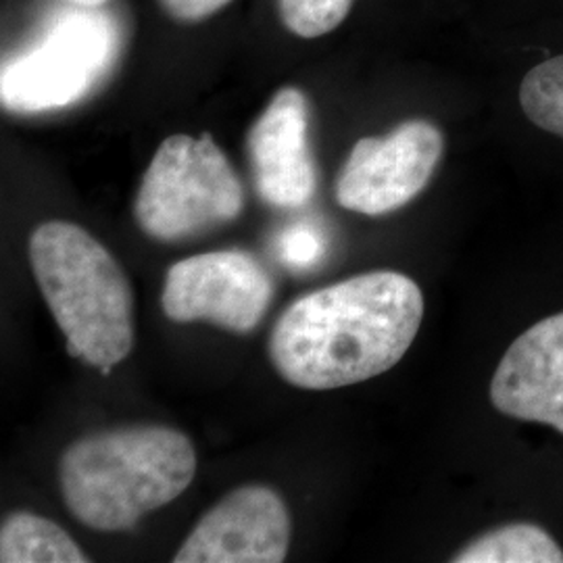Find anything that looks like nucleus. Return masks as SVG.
Returning <instances> with one entry per match:
<instances>
[{
  "label": "nucleus",
  "instance_id": "39448f33",
  "mask_svg": "<svg viewBox=\"0 0 563 563\" xmlns=\"http://www.w3.org/2000/svg\"><path fill=\"white\" fill-rule=\"evenodd\" d=\"M113 51L115 32L104 13H67L34 48L2 65V107L34 115L76 104L104 78Z\"/></svg>",
  "mask_w": 563,
  "mask_h": 563
},
{
  "label": "nucleus",
  "instance_id": "dca6fc26",
  "mask_svg": "<svg viewBox=\"0 0 563 563\" xmlns=\"http://www.w3.org/2000/svg\"><path fill=\"white\" fill-rule=\"evenodd\" d=\"M230 2L232 0H159L163 11L178 23H201Z\"/></svg>",
  "mask_w": 563,
  "mask_h": 563
},
{
  "label": "nucleus",
  "instance_id": "20e7f679",
  "mask_svg": "<svg viewBox=\"0 0 563 563\" xmlns=\"http://www.w3.org/2000/svg\"><path fill=\"white\" fill-rule=\"evenodd\" d=\"M242 209L241 180L211 134L165 139L134 202L142 232L162 242L201 236L234 222Z\"/></svg>",
  "mask_w": 563,
  "mask_h": 563
},
{
  "label": "nucleus",
  "instance_id": "4468645a",
  "mask_svg": "<svg viewBox=\"0 0 563 563\" xmlns=\"http://www.w3.org/2000/svg\"><path fill=\"white\" fill-rule=\"evenodd\" d=\"M355 0H278L284 27L305 41L320 38L346 20Z\"/></svg>",
  "mask_w": 563,
  "mask_h": 563
},
{
  "label": "nucleus",
  "instance_id": "423d86ee",
  "mask_svg": "<svg viewBox=\"0 0 563 563\" xmlns=\"http://www.w3.org/2000/svg\"><path fill=\"white\" fill-rule=\"evenodd\" d=\"M443 132L428 120H407L386 136L355 142L336 180L342 209L378 218L413 201L443 159Z\"/></svg>",
  "mask_w": 563,
  "mask_h": 563
},
{
  "label": "nucleus",
  "instance_id": "f257e3e1",
  "mask_svg": "<svg viewBox=\"0 0 563 563\" xmlns=\"http://www.w3.org/2000/svg\"><path fill=\"white\" fill-rule=\"evenodd\" d=\"M422 320L416 282L390 269L367 272L288 305L272 330L269 360L305 390L365 383L401 362Z\"/></svg>",
  "mask_w": 563,
  "mask_h": 563
},
{
  "label": "nucleus",
  "instance_id": "9d476101",
  "mask_svg": "<svg viewBox=\"0 0 563 563\" xmlns=\"http://www.w3.org/2000/svg\"><path fill=\"white\" fill-rule=\"evenodd\" d=\"M490 402L507 418L563 434V311L511 342L490 380Z\"/></svg>",
  "mask_w": 563,
  "mask_h": 563
},
{
  "label": "nucleus",
  "instance_id": "ddd939ff",
  "mask_svg": "<svg viewBox=\"0 0 563 563\" xmlns=\"http://www.w3.org/2000/svg\"><path fill=\"white\" fill-rule=\"evenodd\" d=\"M520 104L537 128L563 139V55L539 63L523 76Z\"/></svg>",
  "mask_w": 563,
  "mask_h": 563
},
{
  "label": "nucleus",
  "instance_id": "0eeeda50",
  "mask_svg": "<svg viewBox=\"0 0 563 563\" xmlns=\"http://www.w3.org/2000/svg\"><path fill=\"white\" fill-rule=\"evenodd\" d=\"M274 284L251 253L211 251L174 263L163 284V313L176 323L207 322L234 334L253 332Z\"/></svg>",
  "mask_w": 563,
  "mask_h": 563
},
{
  "label": "nucleus",
  "instance_id": "7ed1b4c3",
  "mask_svg": "<svg viewBox=\"0 0 563 563\" xmlns=\"http://www.w3.org/2000/svg\"><path fill=\"white\" fill-rule=\"evenodd\" d=\"M27 255L67 353L109 374L134 349V295L120 263L69 222L38 225Z\"/></svg>",
  "mask_w": 563,
  "mask_h": 563
},
{
  "label": "nucleus",
  "instance_id": "f3484780",
  "mask_svg": "<svg viewBox=\"0 0 563 563\" xmlns=\"http://www.w3.org/2000/svg\"><path fill=\"white\" fill-rule=\"evenodd\" d=\"M71 7H80V9H101L109 0H59Z\"/></svg>",
  "mask_w": 563,
  "mask_h": 563
},
{
  "label": "nucleus",
  "instance_id": "9b49d317",
  "mask_svg": "<svg viewBox=\"0 0 563 563\" xmlns=\"http://www.w3.org/2000/svg\"><path fill=\"white\" fill-rule=\"evenodd\" d=\"M0 562L86 563L90 560L59 523L30 511H15L0 526Z\"/></svg>",
  "mask_w": 563,
  "mask_h": 563
},
{
  "label": "nucleus",
  "instance_id": "1a4fd4ad",
  "mask_svg": "<svg viewBox=\"0 0 563 563\" xmlns=\"http://www.w3.org/2000/svg\"><path fill=\"white\" fill-rule=\"evenodd\" d=\"M246 155L260 199L272 207H302L316 195V163L309 142V101L284 86L246 134Z\"/></svg>",
  "mask_w": 563,
  "mask_h": 563
},
{
  "label": "nucleus",
  "instance_id": "f03ea898",
  "mask_svg": "<svg viewBox=\"0 0 563 563\" xmlns=\"http://www.w3.org/2000/svg\"><path fill=\"white\" fill-rule=\"evenodd\" d=\"M197 453L167 426H130L69 444L59 463L60 495L78 522L125 532L190 486Z\"/></svg>",
  "mask_w": 563,
  "mask_h": 563
},
{
  "label": "nucleus",
  "instance_id": "6e6552de",
  "mask_svg": "<svg viewBox=\"0 0 563 563\" xmlns=\"http://www.w3.org/2000/svg\"><path fill=\"white\" fill-rule=\"evenodd\" d=\"M290 547V516L280 495L246 484L211 507L188 534L176 563H280Z\"/></svg>",
  "mask_w": 563,
  "mask_h": 563
},
{
  "label": "nucleus",
  "instance_id": "2eb2a0df",
  "mask_svg": "<svg viewBox=\"0 0 563 563\" xmlns=\"http://www.w3.org/2000/svg\"><path fill=\"white\" fill-rule=\"evenodd\" d=\"M276 249L284 265H288L290 269L305 272L322 262L328 251V241L316 225L299 223L282 232Z\"/></svg>",
  "mask_w": 563,
  "mask_h": 563
},
{
  "label": "nucleus",
  "instance_id": "f8f14e48",
  "mask_svg": "<svg viewBox=\"0 0 563 563\" xmlns=\"http://www.w3.org/2000/svg\"><path fill=\"white\" fill-rule=\"evenodd\" d=\"M453 563H563V549L537 523H507L465 544Z\"/></svg>",
  "mask_w": 563,
  "mask_h": 563
}]
</instances>
